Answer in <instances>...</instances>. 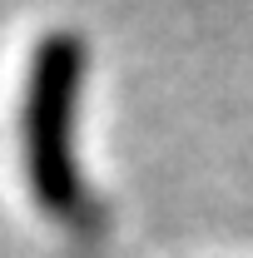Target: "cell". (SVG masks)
I'll return each mask as SVG.
<instances>
[{
  "mask_svg": "<svg viewBox=\"0 0 253 258\" xmlns=\"http://www.w3.org/2000/svg\"><path fill=\"white\" fill-rule=\"evenodd\" d=\"M90 90V45L75 30H45L30 45L20 80V174L30 204L55 224H80L90 209V174L80 159V114Z\"/></svg>",
  "mask_w": 253,
  "mask_h": 258,
  "instance_id": "6da1fadb",
  "label": "cell"
}]
</instances>
